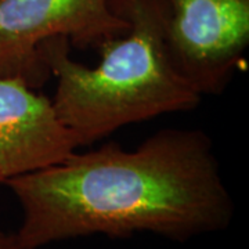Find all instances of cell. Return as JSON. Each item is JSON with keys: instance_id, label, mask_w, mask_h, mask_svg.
<instances>
[{"instance_id": "4", "label": "cell", "mask_w": 249, "mask_h": 249, "mask_svg": "<svg viewBox=\"0 0 249 249\" xmlns=\"http://www.w3.org/2000/svg\"><path fill=\"white\" fill-rule=\"evenodd\" d=\"M127 29L111 0H0V78L37 89L50 78L40 57L46 40L65 37L79 49L98 47Z\"/></svg>"}, {"instance_id": "3", "label": "cell", "mask_w": 249, "mask_h": 249, "mask_svg": "<svg viewBox=\"0 0 249 249\" xmlns=\"http://www.w3.org/2000/svg\"><path fill=\"white\" fill-rule=\"evenodd\" d=\"M163 46L198 94H222L249 46V0H157Z\"/></svg>"}, {"instance_id": "1", "label": "cell", "mask_w": 249, "mask_h": 249, "mask_svg": "<svg viewBox=\"0 0 249 249\" xmlns=\"http://www.w3.org/2000/svg\"><path fill=\"white\" fill-rule=\"evenodd\" d=\"M4 186L21 206L18 238L34 249L97 234L188 241L234 217L213 142L199 129H163L133 151L116 142L75 151Z\"/></svg>"}, {"instance_id": "6", "label": "cell", "mask_w": 249, "mask_h": 249, "mask_svg": "<svg viewBox=\"0 0 249 249\" xmlns=\"http://www.w3.org/2000/svg\"><path fill=\"white\" fill-rule=\"evenodd\" d=\"M0 249H34L27 247L18 238L17 232H6L0 230Z\"/></svg>"}, {"instance_id": "2", "label": "cell", "mask_w": 249, "mask_h": 249, "mask_svg": "<svg viewBox=\"0 0 249 249\" xmlns=\"http://www.w3.org/2000/svg\"><path fill=\"white\" fill-rule=\"evenodd\" d=\"M111 7L129 29L100 43L96 67L75 61L65 37L49 39L40 47L42 61L57 79L54 111L80 147L127 124L191 111L202 100L166 54L158 1L111 0Z\"/></svg>"}, {"instance_id": "5", "label": "cell", "mask_w": 249, "mask_h": 249, "mask_svg": "<svg viewBox=\"0 0 249 249\" xmlns=\"http://www.w3.org/2000/svg\"><path fill=\"white\" fill-rule=\"evenodd\" d=\"M49 97L18 78H0V184L58 163L79 148Z\"/></svg>"}]
</instances>
